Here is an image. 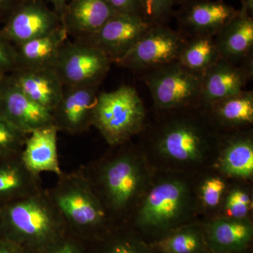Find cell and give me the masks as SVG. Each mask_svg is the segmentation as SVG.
Returning <instances> with one entry per match:
<instances>
[{"instance_id":"obj_30","label":"cell","mask_w":253,"mask_h":253,"mask_svg":"<svg viewBox=\"0 0 253 253\" xmlns=\"http://www.w3.org/2000/svg\"><path fill=\"white\" fill-rule=\"evenodd\" d=\"M28 135L0 116V158L21 154Z\"/></svg>"},{"instance_id":"obj_27","label":"cell","mask_w":253,"mask_h":253,"mask_svg":"<svg viewBox=\"0 0 253 253\" xmlns=\"http://www.w3.org/2000/svg\"><path fill=\"white\" fill-rule=\"evenodd\" d=\"M220 59L215 37L200 36L186 38L177 62L188 71L203 76Z\"/></svg>"},{"instance_id":"obj_42","label":"cell","mask_w":253,"mask_h":253,"mask_svg":"<svg viewBox=\"0 0 253 253\" xmlns=\"http://www.w3.org/2000/svg\"><path fill=\"white\" fill-rule=\"evenodd\" d=\"M245 253V252H244Z\"/></svg>"},{"instance_id":"obj_16","label":"cell","mask_w":253,"mask_h":253,"mask_svg":"<svg viewBox=\"0 0 253 253\" xmlns=\"http://www.w3.org/2000/svg\"><path fill=\"white\" fill-rule=\"evenodd\" d=\"M253 77V59L242 63L219 59L203 76L201 106L246 90Z\"/></svg>"},{"instance_id":"obj_14","label":"cell","mask_w":253,"mask_h":253,"mask_svg":"<svg viewBox=\"0 0 253 253\" xmlns=\"http://www.w3.org/2000/svg\"><path fill=\"white\" fill-rule=\"evenodd\" d=\"M213 168L229 180L252 182V127L221 133L217 157Z\"/></svg>"},{"instance_id":"obj_31","label":"cell","mask_w":253,"mask_h":253,"mask_svg":"<svg viewBox=\"0 0 253 253\" xmlns=\"http://www.w3.org/2000/svg\"><path fill=\"white\" fill-rule=\"evenodd\" d=\"M139 14L150 24H166L172 14V0H138Z\"/></svg>"},{"instance_id":"obj_24","label":"cell","mask_w":253,"mask_h":253,"mask_svg":"<svg viewBox=\"0 0 253 253\" xmlns=\"http://www.w3.org/2000/svg\"><path fill=\"white\" fill-rule=\"evenodd\" d=\"M20 154L0 158V207L42 189L41 177L28 170Z\"/></svg>"},{"instance_id":"obj_7","label":"cell","mask_w":253,"mask_h":253,"mask_svg":"<svg viewBox=\"0 0 253 253\" xmlns=\"http://www.w3.org/2000/svg\"><path fill=\"white\" fill-rule=\"evenodd\" d=\"M157 114L201 106L202 76L178 62L142 73Z\"/></svg>"},{"instance_id":"obj_41","label":"cell","mask_w":253,"mask_h":253,"mask_svg":"<svg viewBox=\"0 0 253 253\" xmlns=\"http://www.w3.org/2000/svg\"><path fill=\"white\" fill-rule=\"evenodd\" d=\"M152 253H154V252H153V251H152Z\"/></svg>"},{"instance_id":"obj_26","label":"cell","mask_w":253,"mask_h":253,"mask_svg":"<svg viewBox=\"0 0 253 253\" xmlns=\"http://www.w3.org/2000/svg\"><path fill=\"white\" fill-rule=\"evenodd\" d=\"M229 183V179L213 168L196 174V198L201 219L219 214Z\"/></svg>"},{"instance_id":"obj_12","label":"cell","mask_w":253,"mask_h":253,"mask_svg":"<svg viewBox=\"0 0 253 253\" xmlns=\"http://www.w3.org/2000/svg\"><path fill=\"white\" fill-rule=\"evenodd\" d=\"M99 85L64 88L62 97L52 111L53 125L69 134L86 132L92 126Z\"/></svg>"},{"instance_id":"obj_19","label":"cell","mask_w":253,"mask_h":253,"mask_svg":"<svg viewBox=\"0 0 253 253\" xmlns=\"http://www.w3.org/2000/svg\"><path fill=\"white\" fill-rule=\"evenodd\" d=\"M23 94L48 111H54L64 86L54 68H17L8 75Z\"/></svg>"},{"instance_id":"obj_3","label":"cell","mask_w":253,"mask_h":253,"mask_svg":"<svg viewBox=\"0 0 253 253\" xmlns=\"http://www.w3.org/2000/svg\"><path fill=\"white\" fill-rule=\"evenodd\" d=\"M196 175L154 170L149 189L127 224L143 239L153 241L201 219Z\"/></svg>"},{"instance_id":"obj_38","label":"cell","mask_w":253,"mask_h":253,"mask_svg":"<svg viewBox=\"0 0 253 253\" xmlns=\"http://www.w3.org/2000/svg\"><path fill=\"white\" fill-rule=\"evenodd\" d=\"M241 9L253 15V0H242V7Z\"/></svg>"},{"instance_id":"obj_9","label":"cell","mask_w":253,"mask_h":253,"mask_svg":"<svg viewBox=\"0 0 253 253\" xmlns=\"http://www.w3.org/2000/svg\"><path fill=\"white\" fill-rule=\"evenodd\" d=\"M186 41L166 24L154 25L116 64L144 73L177 62Z\"/></svg>"},{"instance_id":"obj_32","label":"cell","mask_w":253,"mask_h":253,"mask_svg":"<svg viewBox=\"0 0 253 253\" xmlns=\"http://www.w3.org/2000/svg\"><path fill=\"white\" fill-rule=\"evenodd\" d=\"M83 239L67 230L43 253H88Z\"/></svg>"},{"instance_id":"obj_36","label":"cell","mask_w":253,"mask_h":253,"mask_svg":"<svg viewBox=\"0 0 253 253\" xmlns=\"http://www.w3.org/2000/svg\"><path fill=\"white\" fill-rule=\"evenodd\" d=\"M0 253H31L0 236Z\"/></svg>"},{"instance_id":"obj_17","label":"cell","mask_w":253,"mask_h":253,"mask_svg":"<svg viewBox=\"0 0 253 253\" xmlns=\"http://www.w3.org/2000/svg\"><path fill=\"white\" fill-rule=\"evenodd\" d=\"M205 235L211 253H241L249 249L253 238L251 218L222 215L204 219Z\"/></svg>"},{"instance_id":"obj_2","label":"cell","mask_w":253,"mask_h":253,"mask_svg":"<svg viewBox=\"0 0 253 253\" xmlns=\"http://www.w3.org/2000/svg\"><path fill=\"white\" fill-rule=\"evenodd\" d=\"M80 169L115 225L128 223L154 174L139 145L131 141Z\"/></svg>"},{"instance_id":"obj_8","label":"cell","mask_w":253,"mask_h":253,"mask_svg":"<svg viewBox=\"0 0 253 253\" xmlns=\"http://www.w3.org/2000/svg\"><path fill=\"white\" fill-rule=\"evenodd\" d=\"M109 58L82 40L68 41L61 48L54 69L64 88L100 85L111 68Z\"/></svg>"},{"instance_id":"obj_39","label":"cell","mask_w":253,"mask_h":253,"mask_svg":"<svg viewBox=\"0 0 253 253\" xmlns=\"http://www.w3.org/2000/svg\"><path fill=\"white\" fill-rule=\"evenodd\" d=\"M172 1L173 2V4L174 5L178 2H182V1H184V0H172Z\"/></svg>"},{"instance_id":"obj_18","label":"cell","mask_w":253,"mask_h":253,"mask_svg":"<svg viewBox=\"0 0 253 253\" xmlns=\"http://www.w3.org/2000/svg\"><path fill=\"white\" fill-rule=\"evenodd\" d=\"M116 13L106 0H69L60 17L68 36L84 40L99 31Z\"/></svg>"},{"instance_id":"obj_10","label":"cell","mask_w":253,"mask_h":253,"mask_svg":"<svg viewBox=\"0 0 253 253\" xmlns=\"http://www.w3.org/2000/svg\"><path fill=\"white\" fill-rule=\"evenodd\" d=\"M61 26V17L42 0H24L4 20L0 35L14 46Z\"/></svg>"},{"instance_id":"obj_15","label":"cell","mask_w":253,"mask_h":253,"mask_svg":"<svg viewBox=\"0 0 253 253\" xmlns=\"http://www.w3.org/2000/svg\"><path fill=\"white\" fill-rule=\"evenodd\" d=\"M0 116L27 134L53 125L51 111L23 94L8 75L0 84Z\"/></svg>"},{"instance_id":"obj_23","label":"cell","mask_w":253,"mask_h":253,"mask_svg":"<svg viewBox=\"0 0 253 253\" xmlns=\"http://www.w3.org/2000/svg\"><path fill=\"white\" fill-rule=\"evenodd\" d=\"M68 35L62 24L59 28L16 47L17 68H54Z\"/></svg>"},{"instance_id":"obj_21","label":"cell","mask_w":253,"mask_h":253,"mask_svg":"<svg viewBox=\"0 0 253 253\" xmlns=\"http://www.w3.org/2000/svg\"><path fill=\"white\" fill-rule=\"evenodd\" d=\"M214 37L221 59L234 63L253 59V15L239 10Z\"/></svg>"},{"instance_id":"obj_29","label":"cell","mask_w":253,"mask_h":253,"mask_svg":"<svg viewBox=\"0 0 253 253\" xmlns=\"http://www.w3.org/2000/svg\"><path fill=\"white\" fill-rule=\"evenodd\" d=\"M251 186V183L230 180L217 215L234 219L251 218L253 201Z\"/></svg>"},{"instance_id":"obj_33","label":"cell","mask_w":253,"mask_h":253,"mask_svg":"<svg viewBox=\"0 0 253 253\" xmlns=\"http://www.w3.org/2000/svg\"><path fill=\"white\" fill-rule=\"evenodd\" d=\"M17 68L16 47L0 35V74L6 76Z\"/></svg>"},{"instance_id":"obj_35","label":"cell","mask_w":253,"mask_h":253,"mask_svg":"<svg viewBox=\"0 0 253 253\" xmlns=\"http://www.w3.org/2000/svg\"><path fill=\"white\" fill-rule=\"evenodd\" d=\"M24 0H0V21H4L7 16Z\"/></svg>"},{"instance_id":"obj_6","label":"cell","mask_w":253,"mask_h":253,"mask_svg":"<svg viewBox=\"0 0 253 253\" xmlns=\"http://www.w3.org/2000/svg\"><path fill=\"white\" fill-rule=\"evenodd\" d=\"M148 126L147 113L135 88L122 85L98 95L92 126L111 148L139 136Z\"/></svg>"},{"instance_id":"obj_13","label":"cell","mask_w":253,"mask_h":253,"mask_svg":"<svg viewBox=\"0 0 253 253\" xmlns=\"http://www.w3.org/2000/svg\"><path fill=\"white\" fill-rule=\"evenodd\" d=\"M238 13L221 0H184L177 16L178 31L186 38L215 36Z\"/></svg>"},{"instance_id":"obj_11","label":"cell","mask_w":253,"mask_h":253,"mask_svg":"<svg viewBox=\"0 0 253 253\" xmlns=\"http://www.w3.org/2000/svg\"><path fill=\"white\" fill-rule=\"evenodd\" d=\"M152 26L139 15L116 13L99 31L82 41L96 46L116 63Z\"/></svg>"},{"instance_id":"obj_4","label":"cell","mask_w":253,"mask_h":253,"mask_svg":"<svg viewBox=\"0 0 253 253\" xmlns=\"http://www.w3.org/2000/svg\"><path fill=\"white\" fill-rule=\"evenodd\" d=\"M67 230L43 188L0 207V236L28 252H45Z\"/></svg>"},{"instance_id":"obj_25","label":"cell","mask_w":253,"mask_h":253,"mask_svg":"<svg viewBox=\"0 0 253 253\" xmlns=\"http://www.w3.org/2000/svg\"><path fill=\"white\" fill-rule=\"evenodd\" d=\"M149 245L154 253H211L202 219L186 223Z\"/></svg>"},{"instance_id":"obj_28","label":"cell","mask_w":253,"mask_h":253,"mask_svg":"<svg viewBox=\"0 0 253 253\" xmlns=\"http://www.w3.org/2000/svg\"><path fill=\"white\" fill-rule=\"evenodd\" d=\"M94 240L100 244L96 253H152L149 243L127 223L112 226Z\"/></svg>"},{"instance_id":"obj_37","label":"cell","mask_w":253,"mask_h":253,"mask_svg":"<svg viewBox=\"0 0 253 253\" xmlns=\"http://www.w3.org/2000/svg\"><path fill=\"white\" fill-rule=\"evenodd\" d=\"M45 2H49L52 4L53 9L57 13L59 16L62 14L65 6H66L69 0H42Z\"/></svg>"},{"instance_id":"obj_5","label":"cell","mask_w":253,"mask_h":253,"mask_svg":"<svg viewBox=\"0 0 253 253\" xmlns=\"http://www.w3.org/2000/svg\"><path fill=\"white\" fill-rule=\"evenodd\" d=\"M66 228L83 241H93L114 226L81 169L63 172L46 189Z\"/></svg>"},{"instance_id":"obj_40","label":"cell","mask_w":253,"mask_h":253,"mask_svg":"<svg viewBox=\"0 0 253 253\" xmlns=\"http://www.w3.org/2000/svg\"><path fill=\"white\" fill-rule=\"evenodd\" d=\"M4 75L0 74V84H1V81H2L3 78H4Z\"/></svg>"},{"instance_id":"obj_34","label":"cell","mask_w":253,"mask_h":253,"mask_svg":"<svg viewBox=\"0 0 253 253\" xmlns=\"http://www.w3.org/2000/svg\"><path fill=\"white\" fill-rule=\"evenodd\" d=\"M113 9L121 14H139L138 0H106Z\"/></svg>"},{"instance_id":"obj_20","label":"cell","mask_w":253,"mask_h":253,"mask_svg":"<svg viewBox=\"0 0 253 253\" xmlns=\"http://www.w3.org/2000/svg\"><path fill=\"white\" fill-rule=\"evenodd\" d=\"M58 132L52 125L32 131L26 138L20 157L34 175L40 176L42 172L54 173L57 176L62 174L58 154Z\"/></svg>"},{"instance_id":"obj_1","label":"cell","mask_w":253,"mask_h":253,"mask_svg":"<svg viewBox=\"0 0 253 253\" xmlns=\"http://www.w3.org/2000/svg\"><path fill=\"white\" fill-rule=\"evenodd\" d=\"M158 116L138 144L154 170L197 174L213 168L222 132L204 108Z\"/></svg>"},{"instance_id":"obj_22","label":"cell","mask_w":253,"mask_h":253,"mask_svg":"<svg viewBox=\"0 0 253 253\" xmlns=\"http://www.w3.org/2000/svg\"><path fill=\"white\" fill-rule=\"evenodd\" d=\"M203 108L221 132L246 129L253 125V91H241Z\"/></svg>"}]
</instances>
